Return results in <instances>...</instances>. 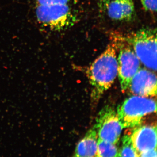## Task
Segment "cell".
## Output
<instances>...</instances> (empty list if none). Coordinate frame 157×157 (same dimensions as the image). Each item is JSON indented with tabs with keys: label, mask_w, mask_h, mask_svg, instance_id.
I'll return each instance as SVG.
<instances>
[{
	"label": "cell",
	"mask_w": 157,
	"mask_h": 157,
	"mask_svg": "<svg viewBox=\"0 0 157 157\" xmlns=\"http://www.w3.org/2000/svg\"><path fill=\"white\" fill-rule=\"evenodd\" d=\"M117 52L113 42L93 62L87 70L92 86L91 97L99 99L111 87L117 75Z\"/></svg>",
	"instance_id": "obj_1"
},
{
	"label": "cell",
	"mask_w": 157,
	"mask_h": 157,
	"mask_svg": "<svg viewBox=\"0 0 157 157\" xmlns=\"http://www.w3.org/2000/svg\"><path fill=\"white\" fill-rule=\"evenodd\" d=\"M73 5L55 3L35 5V17L43 28L60 32L70 28L78 21L77 12Z\"/></svg>",
	"instance_id": "obj_2"
},
{
	"label": "cell",
	"mask_w": 157,
	"mask_h": 157,
	"mask_svg": "<svg viewBox=\"0 0 157 157\" xmlns=\"http://www.w3.org/2000/svg\"><path fill=\"white\" fill-rule=\"evenodd\" d=\"M123 37L132 45L140 63L150 70L156 71V29L143 27Z\"/></svg>",
	"instance_id": "obj_3"
},
{
	"label": "cell",
	"mask_w": 157,
	"mask_h": 157,
	"mask_svg": "<svg viewBox=\"0 0 157 157\" xmlns=\"http://www.w3.org/2000/svg\"><path fill=\"white\" fill-rule=\"evenodd\" d=\"M156 109L155 100L135 95L127 98L119 105L117 113L123 128H134L142 124L144 117L156 112Z\"/></svg>",
	"instance_id": "obj_4"
},
{
	"label": "cell",
	"mask_w": 157,
	"mask_h": 157,
	"mask_svg": "<svg viewBox=\"0 0 157 157\" xmlns=\"http://www.w3.org/2000/svg\"><path fill=\"white\" fill-rule=\"evenodd\" d=\"M113 42L116 48L117 59V75L122 91L128 89L132 78L140 68V62L130 43L123 36L113 35Z\"/></svg>",
	"instance_id": "obj_5"
},
{
	"label": "cell",
	"mask_w": 157,
	"mask_h": 157,
	"mask_svg": "<svg viewBox=\"0 0 157 157\" xmlns=\"http://www.w3.org/2000/svg\"><path fill=\"white\" fill-rule=\"evenodd\" d=\"M94 127L98 138L115 144L120 139L124 129L117 112L109 105L105 106L99 113Z\"/></svg>",
	"instance_id": "obj_6"
},
{
	"label": "cell",
	"mask_w": 157,
	"mask_h": 157,
	"mask_svg": "<svg viewBox=\"0 0 157 157\" xmlns=\"http://www.w3.org/2000/svg\"><path fill=\"white\" fill-rule=\"evenodd\" d=\"M128 88L135 95L147 98L156 96V75L150 70L140 68L132 78Z\"/></svg>",
	"instance_id": "obj_7"
},
{
	"label": "cell",
	"mask_w": 157,
	"mask_h": 157,
	"mask_svg": "<svg viewBox=\"0 0 157 157\" xmlns=\"http://www.w3.org/2000/svg\"><path fill=\"white\" fill-rule=\"evenodd\" d=\"M133 128L131 139L132 144L138 154L141 152L156 149V125H140Z\"/></svg>",
	"instance_id": "obj_8"
},
{
	"label": "cell",
	"mask_w": 157,
	"mask_h": 157,
	"mask_svg": "<svg viewBox=\"0 0 157 157\" xmlns=\"http://www.w3.org/2000/svg\"><path fill=\"white\" fill-rule=\"evenodd\" d=\"M106 12L109 18L117 21H130L135 14L133 0H110Z\"/></svg>",
	"instance_id": "obj_9"
},
{
	"label": "cell",
	"mask_w": 157,
	"mask_h": 157,
	"mask_svg": "<svg viewBox=\"0 0 157 157\" xmlns=\"http://www.w3.org/2000/svg\"><path fill=\"white\" fill-rule=\"evenodd\" d=\"M98 133L94 126L78 142L75 157H95L98 148Z\"/></svg>",
	"instance_id": "obj_10"
},
{
	"label": "cell",
	"mask_w": 157,
	"mask_h": 157,
	"mask_svg": "<svg viewBox=\"0 0 157 157\" xmlns=\"http://www.w3.org/2000/svg\"><path fill=\"white\" fill-rule=\"evenodd\" d=\"M95 157H120L119 151L115 144L98 138V148Z\"/></svg>",
	"instance_id": "obj_11"
},
{
	"label": "cell",
	"mask_w": 157,
	"mask_h": 157,
	"mask_svg": "<svg viewBox=\"0 0 157 157\" xmlns=\"http://www.w3.org/2000/svg\"><path fill=\"white\" fill-rule=\"evenodd\" d=\"M122 145L119 151L120 157H138L131 139V135L125 134L122 140Z\"/></svg>",
	"instance_id": "obj_12"
},
{
	"label": "cell",
	"mask_w": 157,
	"mask_h": 157,
	"mask_svg": "<svg viewBox=\"0 0 157 157\" xmlns=\"http://www.w3.org/2000/svg\"><path fill=\"white\" fill-rule=\"evenodd\" d=\"M78 0H35V5H46V4H59L63 5H74L78 2Z\"/></svg>",
	"instance_id": "obj_13"
},
{
	"label": "cell",
	"mask_w": 157,
	"mask_h": 157,
	"mask_svg": "<svg viewBox=\"0 0 157 157\" xmlns=\"http://www.w3.org/2000/svg\"><path fill=\"white\" fill-rule=\"evenodd\" d=\"M144 9L146 11L156 12L157 11V0H140Z\"/></svg>",
	"instance_id": "obj_14"
},
{
	"label": "cell",
	"mask_w": 157,
	"mask_h": 157,
	"mask_svg": "<svg viewBox=\"0 0 157 157\" xmlns=\"http://www.w3.org/2000/svg\"><path fill=\"white\" fill-rule=\"evenodd\" d=\"M138 155V157H157V149L141 152Z\"/></svg>",
	"instance_id": "obj_15"
},
{
	"label": "cell",
	"mask_w": 157,
	"mask_h": 157,
	"mask_svg": "<svg viewBox=\"0 0 157 157\" xmlns=\"http://www.w3.org/2000/svg\"><path fill=\"white\" fill-rule=\"evenodd\" d=\"M110 0H98V8L101 12H106L107 6Z\"/></svg>",
	"instance_id": "obj_16"
}]
</instances>
